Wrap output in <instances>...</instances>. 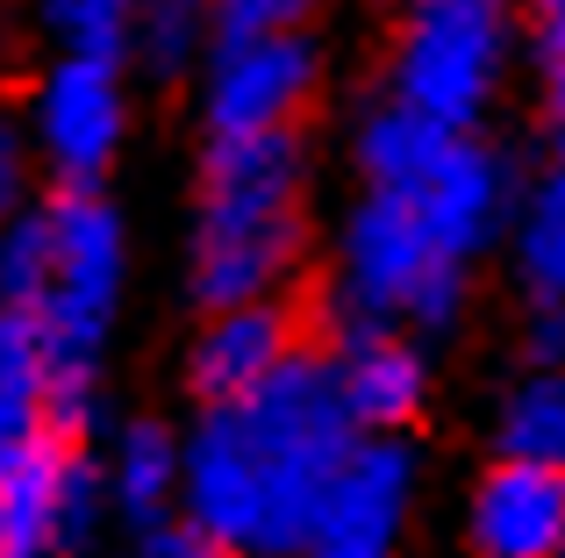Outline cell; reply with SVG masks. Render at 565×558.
I'll return each instance as SVG.
<instances>
[{
    "mask_svg": "<svg viewBox=\"0 0 565 558\" xmlns=\"http://www.w3.org/2000/svg\"><path fill=\"white\" fill-rule=\"evenodd\" d=\"M472 558H565V473L494 459L466 508Z\"/></svg>",
    "mask_w": 565,
    "mask_h": 558,
    "instance_id": "obj_12",
    "label": "cell"
},
{
    "mask_svg": "<svg viewBox=\"0 0 565 558\" xmlns=\"http://www.w3.org/2000/svg\"><path fill=\"white\" fill-rule=\"evenodd\" d=\"M36 151L51 158V172L65 186H94L115 165L129 129V86L122 57H51V72L36 79Z\"/></svg>",
    "mask_w": 565,
    "mask_h": 558,
    "instance_id": "obj_9",
    "label": "cell"
},
{
    "mask_svg": "<svg viewBox=\"0 0 565 558\" xmlns=\"http://www.w3.org/2000/svg\"><path fill=\"white\" fill-rule=\"evenodd\" d=\"M22 194H29V143H22V129L0 115V229L22 215Z\"/></svg>",
    "mask_w": 565,
    "mask_h": 558,
    "instance_id": "obj_21",
    "label": "cell"
},
{
    "mask_svg": "<svg viewBox=\"0 0 565 558\" xmlns=\"http://www.w3.org/2000/svg\"><path fill=\"white\" fill-rule=\"evenodd\" d=\"M515 22L501 0H437L408 8L386 57V100L429 115L444 129H472L509 79Z\"/></svg>",
    "mask_w": 565,
    "mask_h": 558,
    "instance_id": "obj_6",
    "label": "cell"
},
{
    "mask_svg": "<svg viewBox=\"0 0 565 558\" xmlns=\"http://www.w3.org/2000/svg\"><path fill=\"white\" fill-rule=\"evenodd\" d=\"M330 365L365 437H401L429 401V358L408 330H337Z\"/></svg>",
    "mask_w": 565,
    "mask_h": 558,
    "instance_id": "obj_13",
    "label": "cell"
},
{
    "mask_svg": "<svg viewBox=\"0 0 565 558\" xmlns=\"http://www.w3.org/2000/svg\"><path fill=\"white\" fill-rule=\"evenodd\" d=\"M530 365H558L565 373V301L558 308H530Z\"/></svg>",
    "mask_w": 565,
    "mask_h": 558,
    "instance_id": "obj_23",
    "label": "cell"
},
{
    "mask_svg": "<svg viewBox=\"0 0 565 558\" xmlns=\"http://www.w3.org/2000/svg\"><path fill=\"white\" fill-rule=\"evenodd\" d=\"M201 51H215V0H137L129 22V57L158 79H180L201 65Z\"/></svg>",
    "mask_w": 565,
    "mask_h": 558,
    "instance_id": "obj_17",
    "label": "cell"
},
{
    "mask_svg": "<svg viewBox=\"0 0 565 558\" xmlns=\"http://www.w3.org/2000/svg\"><path fill=\"white\" fill-rule=\"evenodd\" d=\"M316 79H322L316 36L215 43L207 51V79H201L207 137H279L316 100Z\"/></svg>",
    "mask_w": 565,
    "mask_h": 558,
    "instance_id": "obj_10",
    "label": "cell"
},
{
    "mask_svg": "<svg viewBox=\"0 0 565 558\" xmlns=\"http://www.w3.org/2000/svg\"><path fill=\"white\" fill-rule=\"evenodd\" d=\"M466 272L429 223L401 194H373L351 208L337 237V287H330V322L337 330H408L437 336L466 308Z\"/></svg>",
    "mask_w": 565,
    "mask_h": 558,
    "instance_id": "obj_5",
    "label": "cell"
},
{
    "mask_svg": "<svg viewBox=\"0 0 565 558\" xmlns=\"http://www.w3.org/2000/svg\"><path fill=\"white\" fill-rule=\"evenodd\" d=\"M330 351H301L287 373L230 408H201L186 437V502L230 558H294L316 523L322 487L359 444Z\"/></svg>",
    "mask_w": 565,
    "mask_h": 558,
    "instance_id": "obj_1",
    "label": "cell"
},
{
    "mask_svg": "<svg viewBox=\"0 0 565 558\" xmlns=\"http://www.w3.org/2000/svg\"><path fill=\"white\" fill-rule=\"evenodd\" d=\"M415 516V451L401 437H359L337 480L322 487L294 558H401Z\"/></svg>",
    "mask_w": 565,
    "mask_h": 558,
    "instance_id": "obj_8",
    "label": "cell"
},
{
    "mask_svg": "<svg viewBox=\"0 0 565 558\" xmlns=\"http://www.w3.org/2000/svg\"><path fill=\"white\" fill-rule=\"evenodd\" d=\"M509 244H515V279H523L530 308H558L565 301V151H552L537 186L515 201Z\"/></svg>",
    "mask_w": 565,
    "mask_h": 558,
    "instance_id": "obj_15",
    "label": "cell"
},
{
    "mask_svg": "<svg viewBox=\"0 0 565 558\" xmlns=\"http://www.w3.org/2000/svg\"><path fill=\"white\" fill-rule=\"evenodd\" d=\"M100 487H108V508L137 530L172 523V508L186 502V437H172L166 422H129L100 459Z\"/></svg>",
    "mask_w": 565,
    "mask_h": 558,
    "instance_id": "obj_14",
    "label": "cell"
},
{
    "mask_svg": "<svg viewBox=\"0 0 565 558\" xmlns=\"http://www.w3.org/2000/svg\"><path fill=\"white\" fill-rule=\"evenodd\" d=\"M401 8H437V0H401Z\"/></svg>",
    "mask_w": 565,
    "mask_h": 558,
    "instance_id": "obj_25",
    "label": "cell"
},
{
    "mask_svg": "<svg viewBox=\"0 0 565 558\" xmlns=\"http://www.w3.org/2000/svg\"><path fill=\"white\" fill-rule=\"evenodd\" d=\"M322 0H215V43H250V36H308Z\"/></svg>",
    "mask_w": 565,
    "mask_h": 558,
    "instance_id": "obj_19",
    "label": "cell"
},
{
    "mask_svg": "<svg viewBox=\"0 0 565 558\" xmlns=\"http://www.w3.org/2000/svg\"><path fill=\"white\" fill-rule=\"evenodd\" d=\"M537 29H565V0H537Z\"/></svg>",
    "mask_w": 565,
    "mask_h": 558,
    "instance_id": "obj_24",
    "label": "cell"
},
{
    "mask_svg": "<svg viewBox=\"0 0 565 558\" xmlns=\"http://www.w3.org/2000/svg\"><path fill=\"white\" fill-rule=\"evenodd\" d=\"M359 172L373 194L408 201L458 266H472L515 223L509 165L472 129H444L429 115L401 108V100H380L359 122Z\"/></svg>",
    "mask_w": 565,
    "mask_h": 558,
    "instance_id": "obj_4",
    "label": "cell"
},
{
    "mask_svg": "<svg viewBox=\"0 0 565 558\" xmlns=\"http://www.w3.org/2000/svg\"><path fill=\"white\" fill-rule=\"evenodd\" d=\"M544 57V122H552V151H565V29H537Z\"/></svg>",
    "mask_w": 565,
    "mask_h": 558,
    "instance_id": "obj_22",
    "label": "cell"
},
{
    "mask_svg": "<svg viewBox=\"0 0 565 558\" xmlns=\"http://www.w3.org/2000/svg\"><path fill=\"white\" fill-rule=\"evenodd\" d=\"M137 558H230V551H222L201 523L172 516V523H158V530H137Z\"/></svg>",
    "mask_w": 565,
    "mask_h": 558,
    "instance_id": "obj_20",
    "label": "cell"
},
{
    "mask_svg": "<svg viewBox=\"0 0 565 558\" xmlns=\"http://www.w3.org/2000/svg\"><path fill=\"white\" fill-rule=\"evenodd\" d=\"M129 22L137 0H43L57 57H129Z\"/></svg>",
    "mask_w": 565,
    "mask_h": 558,
    "instance_id": "obj_18",
    "label": "cell"
},
{
    "mask_svg": "<svg viewBox=\"0 0 565 558\" xmlns=\"http://www.w3.org/2000/svg\"><path fill=\"white\" fill-rule=\"evenodd\" d=\"M294 258H301V143H294V129L207 137L201 208H193V301H273Z\"/></svg>",
    "mask_w": 565,
    "mask_h": 558,
    "instance_id": "obj_2",
    "label": "cell"
},
{
    "mask_svg": "<svg viewBox=\"0 0 565 558\" xmlns=\"http://www.w3.org/2000/svg\"><path fill=\"white\" fill-rule=\"evenodd\" d=\"M43 223H51V258H43V279L29 293L22 322L43 351V373H51V416L79 430L100 351L115 330V301H122L129 244L94 186H65L57 201H43Z\"/></svg>",
    "mask_w": 565,
    "mask_h": 558,
    "instance_id": "obj_3",
    "label": "cell"
},
{
    "mask_svg": "<svg viewBox=\"0 0 565 558\" xmlns=\"http://www.w3.org/2000/svg\"><path fill=\"white\" fill-rule=\"evenodd\" d=\"M494 444H501V459L558 465L565 473V373L558 365H530V373L509 387L501 422H494Z\"/></svg>",
    "mask_w": 565,
    "mask_h": 558,
    "instance_id": "obj_16",
    "label": "cell"
},
{
    "mask_svg": "<svg viewBox=\"0 0 565 558\" xmlns=\"http://www.w3.org/2000/svg\"><path fill=\"white\" fill-rule=\"evenodd\" d=\"M301 358L294 344V315L279 301H236V308H207L201 336L186 351V379L201 394V408H230L244 394H258L273 373Z\"/></svg>",
    "mask_w": 565,
    "mask_h": 558,
    "instance_id": "obj_11",
    "label": "cell"
},
{
    "mask_svg": "<svg viewBox=\"0 0 565 558\" xmlns=\"http://www.w3.org/2000/svg\"><path fill=\"white\" fill-rule=\"evenodd\" d=\"M108 487L65 422L0 459V558H72L94 537Z\"/></svg>",
    "mask_w": 565,
    "mask_h": 558,
    "instance_id": "obj_7",
    "label": "cell"
}]
</instances>
